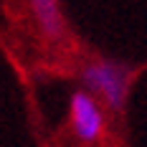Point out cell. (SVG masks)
<instances>
[{
	"label": "cell",
	"instance_id": "obj_1",
	"mask_svg": "<svg viewBox=\"0 0 147 147\" xmlns=\"http://www.w3.org/2000/svg\"><path fill=\"white\" fill-rule=\"evenodd\" d=\"M81 89L96 102L109 107L114 114H122L127 107L129 86H132L134 66L109 56H91L81 69Z\"/></svg>",
	"mask_w": 147,
	"mask_h": 147
},
{
	"label": "cell",
	"instance_id": "obj_3",
	"mask_svg": "<svg viewBox=\"0 0 147 147\" xmlns=\"http://www.w3.org/2000/svg\"><path fill=\"white\" fill-rule=\"evenodd\" d=\"M28 10L36 20V28L48 43H63L69 38V20L59 0H30Z\"/></svg>",
	"mask_w": 147,
	"mask_h": 147
},
{
	"label": "cell",
	"instance_id": "obj_2",
	"mask_svg": "<svg viewBox=\"0 0 147 147\" xmlns=\"http://www.w3.org/2000/svg\"><path fill=\"white\" fill-rule=\"evenodd\" d=\"M69 117H71V132L76 140H81L84 145H96L104 137V109L91 94L84 89H76L69 99Z\"/></svg>",
	"mask_w": 147,
	"mask_h": 147
}]
</instances>
